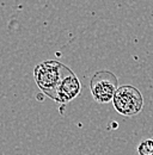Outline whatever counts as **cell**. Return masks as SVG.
I'll use <instances>...</instances> for the list:
<instances>
[{"label": "cell", "mask_w": 153, "mask_h": 155, "mask_svg": "<svg viewBox=\"0 0 153 155\" xmlns=\"http://www.w3.org/2000/svg\"><path fill=\"white\" fill-rule=\"evenodd\" d=\"M68 67L59 61L49 60L37 64L34 69V78L39 90L52 99H56V91L60 82L68 72Z\"/></svg>", "instance_id": "1"}, {"label": "cell", "mask_w": 153, "mask_h": 155, "mask_svg": "<svg viewBox=\"0 0 153 155\" xmlns=\"http://www.w3.org/2000/svg\"><path fill=\"white\" fill-rule=\"evenodd\" d=\"M117 78L109 71H99L91 79L90 90L92 98L99 104H107L113 101L118 88Z\"/></svg>", "instance_id": "3"}, {"label": "cell", "mask_w": 153, "mask_h": 155, "mask_svg": "<svg viewBox=\"0 0 153 155\" xmlns=\"http://www.w3.org/2000/svg\"><path fill=\"white\" fill-rule=\"evenodd\" d=\"M80 91H81V85L79 79L71 69H68V72L65 74L62 81L57 87L55 101L65 105L78 97Z\"/></svg>", "instance_id": "4"}, {"label": "cell", "mask_w": 153, "mask_h": 155, "mask_svg": "<svg viewBox=\"0 0 153 155\" xmlns=\"http://www.w3.org/2000/svg\"><path fill=\"white\" fill-rule=\"evenodd\" d=\"M139 155H153V140L147 138L139 143L138 146Z\"/></svg>", "instance_id": "5"}, {"label": "cell", "mask_w": 153, "mask_h": 155, "mask_svg": "<svg viewBox=\"0 0 153 155\" xmlns=\"http://www.w3.org/2000/svg\"><path fill=\"white\" fill-rule=\"evenodd\" d=\"M113 105L122 116H135L142 111L144 97L135 86L123 85L117 88L113 99Z\"/></svg>", "instance_id": "2"}]
</instances>
